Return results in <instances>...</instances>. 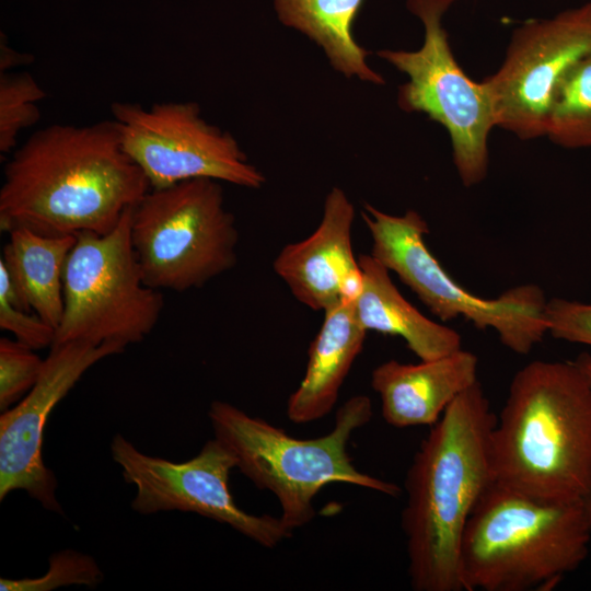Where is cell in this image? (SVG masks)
<instances>
[{
  "label": "cell",
  "instance_id": "obj_11",
  "mask_svg": "<svg viewBox=\"0 0 591 591\" xmlns=\"http://www.w3.org/2000/svg\"><path fill=\"white\" fill-rule=\"evenodd\" d=\"M111 454L125 482L136 487L131 508L138 513H198L267 548L276 547L293 533L280 517L252 514L235 503L229 477L237 461L216 438L190 460L177 463L146 454L118 433L111 442Z\"/></svg>",
  "mask_w": 591,
  "mask_h": 591
},
{
  "label": "cell",
  "instance_id": "obj_17",
  "mask_svg": "<svg viewBox=\"0 0 591 591\" xmlns=\"http://www.w3.org/2000/svg\"><path fill=\"white\" fill-rule=\"evenodd\" d=\"M9 233L0 259V290L18 308L56 329L63 314V273L77 235H47L25 228Z\"/></svg>",
  "mask_w": 591,
  "mask_h": 591
},
{
  "label": "cell",
  "instance_id": "obj_13",
  "mask_svg": "<svg viewBox=\"0 0 591 591\" xmlns=\"http://www.w3.org/2000/svg\"><path fill=\"white\" fill-rule=\"evenodd\" d=\"M126 347L82 341L50 347L35 385L13 408L0 416V500L11 491L25 490L43 508L63 513L56 497L57 478L43 461V438L54 407L82 375L104 358Z\"/></svg>",
  "mask_w": 591,
  "mask_h": 591
},
{
  "label": "cell",
  "instance_id": "obj_24",
  "mask_svg": "<svg viewBox=\"0 0 591 591\" xmlns=\"http://www.w3.org/2000/svg\"><path fill=\"white\" fill-rule=\"evenodd\" d=\"M544 317L553 337L591 346V303L553 298L546 302Z\"/></svg>",
  "mask_w": 591,
  "mask_h": 591
},
{
  "label": "cell",
  "instance_id": "obj_3",
  "mask_svg": "<svg viewBox=\"0 0 591 591\" xmlns=\"http://www.w3.org/2000/svg\"><path fill=\"white\" fill-rule=\"evenodd\" d=\"M490 461L495 482L531 497L591 499V384L575 360H535L513 375Z\"/></svg>",
  "mask_w": 591,
  "mask_h": 591
},
{
  "label": "cell",
  "instance_id": "obj_23",
  "mask_svg": "<svg viewBox=\"0 0 591 591\" xmlns=\"http://www.w3.org/2000/svg\"><path fill=\"white\" fill-rule=\"evenodd\" d=\"M44 360L15 338H0V410L20 399L35 385Z\"/></svg>",
  "mask_w": 591,
  "mask_h": 591
},
{
  "label": "cell",
  "instance_id": "obj_26",
  "mask_svg": "<svg viewBox=\"0 0 591 591\" xmlns=\"http://www.w3.org/2000/svg\"><path fill=\"white\" fill-rule=\"evenodd\" d=\"M33 56L30 54H21L8 46L7 40L1 36L0 44V72L10 71V69L30 63Z\"/></svg>",
  "mask_w": 591,
  "mask_h": 591
},
{
  "label": "cell",
  "instance_id": "obj_16",
  "mask_svg": "<svg viewBox=\"0 0 591 591\" xmlns=\"http://www.w3.org/2000/svg\"><path fill=\"white\" fill-rule=\"evenodd\" d=\"M323 313L305 374L287 402V417L294 424L316 421L332 412L366 341L368 332L356 315L355 299H341Z\"/></svg>",
  "mask_w": 591,
  "mask_h": 591
},
{
  "label": "cell",
  "instance_id": "obj_8",
  "mask_svg": "<svg viewBox=\"0 0 591 591\" xmlns=\"http://www.w3.org/2000/svg\"><path fill=\"white\" fill-rule=\"evenodd\" d=\"M132 208L108 233L77 235L63 273V314L54 345L82 341L127 347L155 327L164 299L149 287L130 236Z\"/></svg>",
  "mask_w": 591,
  "mask_h": 591
},
{
  "label": "cell",
  "instance_id": "obj_14",
  "mask_svg": "<svg viewBox=\"0 0 591 591\" xmlns=\"http://www.w3.org/2000/svg\"><path fill=\"white\" fill-rule=\"evenodd\" d=\"M354 219L355 208L346 193L332 188L313 233L283 246L274 260L276 275L311 310L324 312L361 291L362 273L351 245Z\"/></svg>",
  "mask_w": 591,
  "mask_h": 591
},
{
  "label": "cell",
  "instance_id": "obj_19",
  "mask_svg": "<svg viewBox=\"0 0 591 591\" xmlns=\"http://www.w3.org/2000/svg\"><path fill=\"white\" fill-rule=\"evenodd\" d=\"M366 0H274L279 21L320 46L331 66L347 78L376 85L384 78L368 63V51L354 37L352 24Z\"/></svg>",
  "mask_w": 591,
  "mask_h": 591
},
{
  "label": "cell",
  "instance_id": "obj_21",
  "mask_svg": "<svg viewBox=\"0 0 591 591\" xmlns=\"http://www.w3.org/2000/svg\"><path fill=\"white\" fill-rule=\"evenodd\" d=\"M45 90L27 71L0 72V152L11 154L21 132L40 119Z\"/></svg>",
  "mask_w": 591,
  "mask_h": 591
},
{
  "label": "cell",
  "instance_id": "obj_20",
  "mask_svg": "<svg viewBox=\"0 0 591 591\" xmlns=\"http://www.w3.org/2000/svg\"><path fill=\"white\" fill-rule=\"evenodd\" d=\"M546 136L567 149L591 147V51L573 62L556 85Z\"/></svg>",
  "mask_w": 591,
  "mask_h": 591
},
{
  "label": "cell",
  "instance_id": "obj_10",
  "mask_svg": "<svg viewBox=\"0 0 591 591\" xmlns=\"http://www.w3.org/2000/svg\"><path fill=\"white\" fill-rule=\"evenodd\" d=\"M112 120L121 146L147 177L150 188L210 178L258 189L266 178L236 139L208 123L196 102L143 106L114 102Z\"/></svg>",
  "mask_w": 591,
  "mask_h": 591
},
{
  "label": "cell",
  "instance_id": "obj_9",
  "mask_svg": "<svg viewBox=\"0 0 591 591\" xmlns=\"http://www.w3.org/2000/svg\"><path fill=\"white\" fill-rule=\"evenodd\" d=\"M455 0H407L424 25L417 50L382 49L378 56L405 73L397 103L404 112L424 113L449 132L453 163L464 186H474L488 171V136L495 125L482 82L470 79L456 62L442 18Z\"/></svg>",
  "mask_w": 591,
  "mask_h": 591
},
{
  "label": "cell",
  "instance_id": "obj_27",
  "mask_svg": "<svg viewBox=\"0 0 591 591\" xmlns=\"http://www.w3.org/2000/svg\"><path fill=\"white\" fill-rule=\"evenodd\" d=\"M575 362L580 367L591 384V355L582 352L575 359Z\"/></svg>",
  "mask_w": 591,
  "mask_h": 591
},
{
  "label": "cell",
  "instance_id": "obj_7",
  "mask_svg": "<svg viewBox=\"0 0 591 591\" xmlns=\"http://www.w3.org/2000/svg\"><path fill=\"white\" fill-rule=\"evenodd\" d=\"M361 217L372 240L370 255L395 273L441 321L462 316L479 329L491 328L505 347L519 355L529 354L547 334V300L540 286L512 287L494 299L473 294L429 251L425 242L429 228L417 211L394 216L366 204Z\"/></svg>",
  "mask_w": 591,
  "mask_h": 591
},
{
  "label": "cell",
  "instance_id": "obj_18",
  "mask_svg": "<svg viewBox=\"0 0 591 591\" xmlns=\"http://www.w3.org/2000/svg\"><path fill=\"white\" fill-rule=\"evenodd\" d=\"M362 288L356 315L369 332L402 337L420 360H434L462 348L460 334L420 313L397 290L390 270L370 254L358 258Z\"/></svg>",
  "mask_w": 591,
  "mask_h": 591
},
{
  "label": "cell",
  "instance_id": "obj_15",
  "mask_svg": "<svg viewBox=\"0 0 591 591\" xmlns=\"http://www.w3.org/2000/svg\"><path fill=\"white\" fill-rule=\"evenodd\" d=\"M478 359L463 348L419 363L385 361L371 373L381 414L396 428L434 425L449 405L476 383Z\"/></svg>",
  "mask_w": 591,
  "mask_h": 591
},
{
  "label": "cell",
  "instance_id": "obj_5",
  "mask_svg": "<svg viewBox=\"0 0 591 591\" xmlns=\"http://www.w3.org/2000/svg\"><path fill=\"white\" fill-rule=\"evenodd\" d=\"M208 417L215 438L236 457V468L257 488L274 494L280 519L292 531L315 518L314 498L328 484H350L391 497L401 494L396 484L359 471L347 451L351 434L371 420L372 404L366 395L346 401L332 431L314 439L294 438L223 401L210 404Z\"/></svg>",
  "mask_w": 591,
  "mask_h": 591
},
{
  "label": "cell",
  "instance_id": "obj_25",
  "mask_svg": "<svg viewBox=\"0 0 591 591\" xmlns=\"http://www.w3.org/2000/svg\"><path fill=\"white\" fill-rule=\"evenodd\" d=\"M0 327L13 334L20 343L34 350L51 347L56 328L35 313L15 306L0 290Z\"/></svg>",
  "mask_w": 591,
  "mask_h": 591
},
{
  "label": "cell",
  "instance_id": "obj_2",
  "mask_svg": "<svg viewBox=\"0 0 591 591\" xmlns=\"http://www.w3.org/2000/svg\"><path fill=\"white\" fill-rule=\"evenodd\" d=\"M497 417L479 381L432 425L406 473L402 529L416 591H463L459 555L468 518L494 480L490 439Z\"/></svg>",
  "mask_w": 591,
  "mask_h": 591
},
{
  "label": "cell",
  "instance_id": "obj_6",
  "mask_svg": "<svg viewBox=\"0 0 591 591\" xmlns=\"http://www.w3.org/2000/svg\"><path fill=\"white\" fill-rule=\"evenodd\" d=\"M130 236L143 280L157 290L201 288L237 262L235 218L210 178L150 188L132 208Z\"/></svg>",
  "mask_w": 591,
  "mask_h": 591
},
{
  "label": "cell",
  "instance_id": "obj_22",
  "mask_svg": "<svg viewBox=\"0 0 591 591\" xmlns=\"http://www.w3.org/2000/svg\"><path fill=\"white\" fill-rule=\"evenodd\" d=\"M103 572L90 555L65 549L49 558L46 573L38 578L0 579L1 591H50L67 586L96 587Z\"/></svg>",
  "mask_w": 591,
  "mask_h": 591
},
{
  "label": "cell",
  "instance_id": "obj_4",
  "mask_svg": "<svg viewBox=\"0 0 591 591\" xmlns=\"http://www.w3.org/2000/svg\"><path fill=\"white\" fill-rule=\"evenodd\" d=\"M591 499L547 501L495 480L465 525L463 591H551L589 554Z\"/></svg>",
  "mask_w": 591,
  "mask_h": 591
},
{
  "label": "cell",
  "instance_id": "obj_12",
  "mask_svg": "<svg viewBox=\"0 0 591 591\" xmlns=\"http://www.w3.org/2000/svg\"><path fill=\"white\" fill-rule=\"evenodd\" d=\"M591 51V2L513 30L500 68L482 81L495 125L522 140L546 136L561 77Z\"/></svg>",
  "mask_w": 591,
  "mask_h": 591
},
{
  "label": "cell",
  "instance_id": "obj_1",
  "mask_svg": "<svg viewBox=\"0 0 591 591\" xmlns=\"http://www.w3.org/2000/svg\"><path fill=\"white\" fill-rule=\"evenodd\" d=\"M149 189L112 118L49 125L16 148L4 165L0 230L105 234Z\"/></svg>",
  "mask_w": 591,
  "mask_h": 591
}]
</instances>
